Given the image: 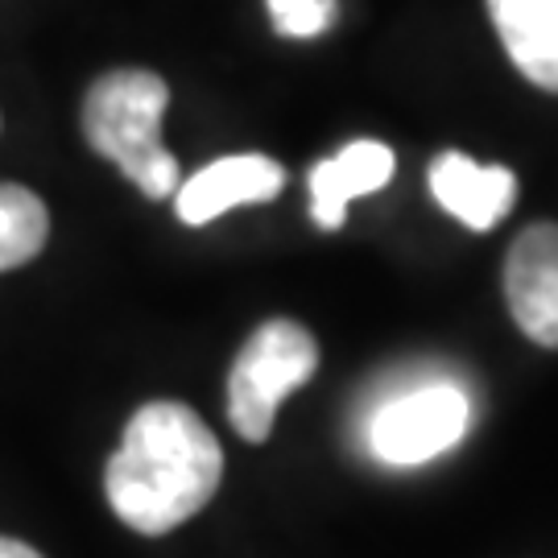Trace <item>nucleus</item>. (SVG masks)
I'll return each instance as SVG.
<instances>
[{
	"mask_svg": "<svg viewBox=\"0 0 558 558\" xmlns=\"http://www.w3.org/2000/svg\"><path fill=\"white\" fill-rule=\"evenodd\" d=\"M393 170H398V158L380 141H352L336 158H323L311 170V216H315V223L327 232L343 228L348 203L360 195H377L380 186L393 179Z\"/></svg>",
	"mask_w": 558,
	"mask_h": 558,
	"instance_id": "obj_8",
	"label": "nucleus"
},
{
	"mask_svg": "<svg viewBox=\"0 0 558 558\" xmlns=\"http://www.w3.org/2000/svg\"><path fill=\"white\" fill-rule=\"evenodd\" d=\"M286 186V170L265 154H232L211 166H203L199 174H191L186 182H179L174 191V207L179 220L191 228L220 220L223 211L244 207V203H269L281 195Z\"/></svg>",
	"mask_w": 558,
	"mask_h": 558,
	"instance_id": "obj_6",
	"label": "nucleus"
},
{
	"mask_svg": "<svg viewBox=\"0 0 558 558\" xmlns=\"http://www.w3.org/2000/svg\"><path fill=\"white\" fill-rule=\"evenodd\" d=\"M223 451L211 426L182 401H149L108 459V505L137 534H170L216 497Z\"/></svg>",
	"mask_w": 558,
	"mask_h": 558,
	"instance_id": "obj_1",
	"label": "nucleus"
},
{
	"mask_svg": "<svg viewBox=\"0 0 558 558\" xmlns=\"http://www.w3.org/2000/svg\"><path fill=\"white\" fill-rule=\"evenodd\" d=\"M281 38H319L336 21V0H265Z\"/></svg>",
	"mask_w": 558,
	"mask_h": 558,
	"instance_id": "obj_11",
	"label": "nucleus"
},
{
	"mask_svg": "<svg viewBox=\"0 0 558 558\" xmlns=\"http://www.w3.org/2000/svg\"><path fill=\"white\" fill-rule=\"evenodd\" d=\"M509 315L542 348H558V223H530L505 257Z\"/></svg>",
	"mask_w": 558,
	"mask_h": 558,
	"instance_id": "obj_5",
	"label": "nucleus"
},
{
	"mask_svg": "<svg viewBox=\"0 0 558 558\" xmlns=\"http://www.w3.org/2000/svg\"><path fill=\"white\" fill-rule=\"evenodd\" d=\"M430 195L472 232L497 228L518 203V174L505 166H480L468 154L447 149L430 166Z\"/></svg>",
	"mask_w": 558,
	"mask_h": 558,
	"instance_id": "obj_7",
	"label": "nucleus"
},
{
	"mask_svg": "<svg viewBox=\"0 0 558 558\" xmlns=\"http://www.w3.org/2000/svg\"><path fill=\"white\" fill-rule=\"evenodd\" d=\"M488 17L521 75L558 96V0H488Z\"/></svg>",
	"mask_w": 558,
	"mask_h": 558,
	"instance_id": "obj_9",
	"label": "nucleus"
},
{
	"mask_svg": "<svg viewBox=\"0 0 558 558\" xmlns=\"http://www.w3.org/2000/svg\"><path fill=\"white\" fill-rule=\"evenodd\" d=\"M170 87L154 71H108L92 83L83 100V137L100 158L117 161L124 179L137 182L145 199H166L179 191V161L161 145V117Z\"/></svg>",
	"mask_w": 558,
	"mask_h": 558,
	"instance_id": "obj_2",
	"label": "nucleus"
},
{
	"mask_svg": "<svg viewBox=\"0 0 558 558\" xmlns=\"http://www.w3.org/2000/svg\"><path fill=\"white\" fill-rule=\"evenodd\" d=\"M468 426V389L447 377H422L380 398V405L368 414L364 442L389 468H418L459 447Z\"/></svg>",
	"mask_w": 558,
	"mask_h": 558,
	"instance_id": "obj_4",
	"label": "nucleus"
},
{
	"mask_svg": "<svg viewBox=\"0 0 558 558\" xmlns=\"http://www.w3.org/2000/svg\"><path fill=\"white\" fill-rule=\"evenodd\" d=\"M0 558H41L34 546H25L17 538H0Z\"/></svg>",
	"mask_w": 558,
	"mask_h": 558,
	"instance_id": "obj_12",
	"label": "nucleus"
},
{
	"mask_svg": "<svg viewBox=\"0 0 558 558\" xmlns=\"http://www.w3.org/2000/svg\"><path fill=\"white\" fill-rule=\"evenodd\" d=\"M46 236H50L46 203L17 182H0V274L38 257Z\"/></svg>",
	"mask_w": 558,
	"mask_h": 558,
	"instance_id": "obj_10",
	"label": "nucleus"
},
{
	"mask_svg": "<svg viewBox=\"0 0 558 558\" xmlns=\"http://www.w3.org/2000/svg\"><path fill=\"white\" fill-rule=\"evenodd\" d=\"M319 368V343L294 319L260 323L240 348L228 377V418L244 442H265L286 393L302 389Z\"/></svg>",
	"mask_w": 558,
	"mask_h": 558,
	"instance_id": "obj_3",
	"label": "nucleus"
}]
</instances>
